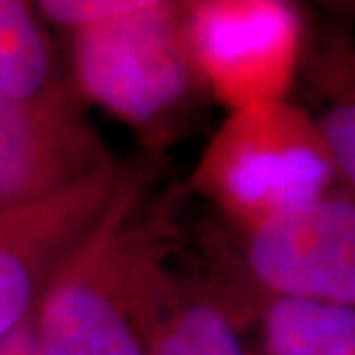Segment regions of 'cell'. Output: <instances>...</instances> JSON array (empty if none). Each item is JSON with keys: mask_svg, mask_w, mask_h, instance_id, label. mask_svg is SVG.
Here are the masks:
<instances>
[{"mask_svg": "<svg viewBox=\"0 0 355 355\" xmlns=\"http://www.w3.org/2000/svg\"><path fill=\"white\" fill-rule=\"evenodd\" d=\"M247 268L272 297L355 304V205L325 194L247 229Z\"/></svg>", "mask_w": 355, "mask_h": 355, "instance_id": "6", "label": "cell"}, {"mask_svg": "<svg viewBox=\"0 0 355 355\" xmlns=\"http://www.w3.org/2000/svg\"><path fill=\"white\" fill-rule=\"evenodd\" d=\"M62 88L53 79L51 44L33 10L17 0H0V92L35 99Z\"/></svg>", "mask_w": 355, "mask_h": 355, "instance_id": "10", "label": "cell"}, {"mask_svg": "<svg viewBox=\"0 0 355 355\" xmlns=\"http://www.w3.org/2000/svg\"><path fill=\"white\" fill-rule=\"evenodd\" d=\"M123 168L111 162L46 198L0 208V337L35 314L49 282L109 208Z\"/></svg>", "mask_w": 355, "mask_h": 355, "instance_id": "5", "label": "cell"}, {"mask_svg": "<svg viewBox=\"0 0 355 355\" xmlns=\"http://www.w3.org/2000/svg\"><path fill=\"white\" fill-rule=\"evenodd\" d=\"M74 79L86 99L144 137L162 139L203 86L182 3L134 0L118 17L74 31Z\"/></svg>", "mask_w": 355, "mask_h": 355, "instance_id": "3", "label": "cell"}, {"mask_svg": "<svg viewBox=\"0 0 355 355\" xmlns=\"http://www.w3.org/2000/svg\"><path fill=\"white\" fill-rule=\"evenodd\" d=\"M134 0H44L40 12L58 26L81 31L127 12Z\"/></svg>", "mask_w": 355, "mask_h": 355, "instance_id": "11", "label": "cell"}, {"mask_svg": "<svg viewBox=\"0 0 355 355\" xmlns=\"http://www.w3.org/2000/svg\"><path fill=\"white\" fill-rule=\"evenodd\" d=\"M263 355H355V309L344 304L270 297Z\"/></svg>", "mask_w": 355, "mask_h": 355, "instance_id": "9", "label": "cell"}, {"mask_svg": "<svg viewBox=\"0 0 355 355\" xmlns=\"http://www.w3.org/2000/svg\"><path fill=\"white\" fill-rule=\"evenodd\" d=\"M335 180L318 123L286 99L231 111L191 173V187L245 229L330 194Z\"/></svg>", "mask_w": 355, "mask_h": 355, "instance_id": "2", "label": "cell"}, {"mask_svg": "<svg viewBox=\"0 0 355 355\" xmlns=\"http://www.w3.org/2000/svg\"><path fill=\"white\" fill-rule=\"evenodd\" d=\"M111 162L65 86L35 99L0 92V208L46 198Z\"/></svg>", "mask_w": 355, "mask_h": 355, "instance_id": "7", "label": "cell"}, {"mask_svg": "<svg viewBox=\"0 0 355 355\" xmlns=\"http://www.w3.org/2000/svg\"><path fill=\"white\" fill-rule=\"evenodd\" d=\"M148 182V164L125 166L109 208L49 282L35 309L40 355H148L144 277L171 243L162 210L144 217Z\"/></svg>", "mask_w": 355, "mask_h": 355, "instance_id": "1", "label": "cell"}, {"mask_svg": "<svg viewBox=\"0 0 355 355\" xmlns=\"http://www.w3.org/2000/svg\"><path fill=\"white\" fill-rule=\"evenodd\" d=\"M166 245L150 261L141 291L148 355H250L236 311L215 291L184 279L168 266Z\"/></svg>", "mask_w": 355, "mask_h": 355, "instance_id": "8", "label": "cell"}, {"mask_svg": "<svg viewBox=\"0 0 355 355\" xmlns=\"http://www.w3.org/2000/svg\"><path fill=\"white\" fill-rule=\"evenodd\" d=\"M184 37L203 88L224 109L286 99L302 51V19L282 0L182 3Z\"/></svg>", "mask_w": 355, "mask_h": 355, "instance_id": "4", "label": "cell"}, {"mask_svg": "<svg viewBox=\"0 0 355 355\" xmlns=\"http://www.w3.org/2000/svg\"><path fill=\"white\" fill-rule=\"evenodd\" d=\"M0 355H40L37 332H35V314L14 328L10 335L0 337Z\"/></svg>", "mask_w": 355, "mask_h": 355, "instance_id": "12", "label": "cell"}]
</instances>
